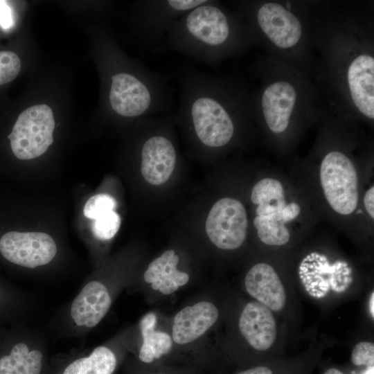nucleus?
Listing matches in <instances>:
<instances>
[{
    "mask_svg": "<svg viewBox=\"0 0 374 374\" xmlns=\"http://www.w3.org/2000/svg\"><path fill=\"white\" fill-rule=\"evenodd\" d=\"M222 91L217 80L197 68L189 66L182 70L177 116L206 148L222 147L234 134V123Z\"/></svg>",
    "mask_w": 374,
    "mask_h": 374,
    "instance_id": "nucleus-1",
    "label": "nucleus"
},
{
    "mask_svg": "<svg viewBox=\"0 0 374 374\" xmlns=\"http://www.w3.org/2000/svg\"><path fill=\"white\" fill-rule=\"evenodd\" d=\"M232 32L227 14L215 2L205 0L172 22L164 44L155 51L179 52L212 64L228 45Z\"/></svg>",
    "mask_w": 374,
    "mask_h": 374,
    "instance_id": "nucleus-2",
    "label": "nucleus"
},
{
    "mask_svg": "<svg viewBox=\"0 0 374 374\" xmlns=\"http://www.w3.org/2000/svg\"><path fill=\"white\" fill-rule=\"evenodd\" d=\"M0 374H53L48 336L24 322L0 327Z\"/></svg>",
    "mask_w": 374,
    "mask_h": 374,
    "instance_id": "nucleus-3",
    "label": "nucleus"
},
{
    "mask_svg": "<svg viewBox=\"0 0 374 374\" xmlns=\"http://www.w3.org/2000/svg\"><path fill=\"white\" fill-rule=\"evenodd\" d=\"M53 114L48 105H36L22 112L8 136L14 155L28 160L43 154L53 142Z\"/></svg>",
    "mask_w": 374,
    "mask_h": 374,
    "instance_id": "nucleus-4",
    "label": "nucleus"
},
{
    "mask_svg": "<svg viewBox=\"0 0 374 374\" xmlns=\"http://www.w3.org/2000/svg\"><path fill=\"white\" fill-rule=\"evenodd\" d=\"M320 179L325 197L334 211L349 215L358 203V178L353 163L343 153L331 152L323 159Z\"/></svg>",
    "mask_w": 374,
    "mask_h": 374,
    "instance_id": "nucleus-5",
    "label": "nucleus"
},
{
    "mask_svg": "<svg viewBox=\"0 0 374 374\" xmlns=\"http://www.w3.org/2000/svg\"><path fill=\"white\" fill-rule=\"evenodd\" d=\"M58 247L49 234L44 232L8 231L0 238V255L14 265L37 269L51 264Z\"/></svg>",
    "mask_w": 374,
    "mask_h": 374,
    "instance_id": "nucleus-6",
    "label": "nucleus"
},
{
    "mask_svg": "<svg viewBox=\"0 0 374 374\" xmlns=\"http://www.w3.org/2000/svg\"><path fill=\"white\" fill-rule=\"evenodd\" d=\"M247 226V215L243 204L233 198L224 197L211 208L206 221V232L217 247L233 250L243 244Z\"/></svg>",
    "mask_w": 374,
    "mask_h": 374,
    "instance_id": "nucleus-7",
    "label": "nucleus"
},
{
    "mask_svg": "<svg viewBox=\"0 0 374 374\" xmlns=\"http://www.w3.org/2000/svg\"><path fill=\"white\" fill-rule=\"evenodd\" d=\"M205 0H145L136 5L139 30L147 44L165 38L170 25Z\"/></svg>",
    "mask_w": 374,
    "mask_h": 374,
    "instance_id": "nucleus-8",
    "label": "nucleus"
},
{
    "mask_svg": "<svg viewBox=\"0 0 374 374\" xmlns=\"http://www.w3.org/2000/svg\"><path fill=\"white\" fill-rule=\"evenodd\" d=\"M121 355L109 345L75 350L51 357L53 374H114Z\"/></svg>",
    "mask_w": 374,
    "mask_h": 374,
    "instance_id": "nucleus-9",
    "label": "nucleus"
},
{
    "mask_svg": "<svg viewBox=\"0 0 374 374\" xmlns=\"http://www.w3.org/2000/svg\"><path fill=\"white\" fill-rule=\"evenodd\" d=\"M141 157V171L145 181L158 186L168 180L175 167L177 153L167 136L153 134L148 136L142 145Z\"/></svg>",
    "mask_w": 374,
    "mask_h": 374,
    "instance_id": "nucleus-10",
    "label": "nucleus"
},
{
    "mask_svg": "<svg viewBox=\"0 0 374 374\" xmlns=\"http://www.w3.org/2000/svg\"><path fill=\"white\" fill-rule=\"evenodd\" d=\"M238 326L244 338L256 350H268L276 340V322L271 310L256 301L245 305Z\"/></svg>",
    "mask_w": 374,
    "mask_h": 374,
    "instance_id": "nucleus-11",
    "label": "nucleus"
},
{
    "mask_svg": "<svg viewBox=\"0 0 374 374\" xmlns=\"http://www.w3.org/2000/svg\"><path fill=\"white\" fill-rule=\"evenodd\" d=\"M257 20L260 28L278 47H292L301 37L299 20L278 3H267L261 6L258 12Z\"/></svg>",
    "mask_w": 374,
    "mask_h": 374,
    "instance_id": "nucleus-12",
    "label": "nucleus"
},
{
    "mask_svg": "<svg viewBox=\"0 0 374 374\" xmlns=\"http://www.w3.org/2000/svg\"><path fill=\"white\" fill-rule=\"evenodd\" d=\"M218 317L217 308L208 301L186 306L175 316L172 338L179 345L194 341L215 323Z\"/></svg>",
    "mask_w": 374,
    "mask_h": 374,
    "instance_id": "nucleus-13",
    "label": "nucleus"
},
{
    "mask_svg": "<svg viewBox=\"0 0 374 374\" xmlns=\"http://www.w3.org/2000/svg\"><path fill=\"white\" fill-rule=\"evenodd\" d=\"M247 293L256 301L272 311L282 310L287 296L284 286L275 269L267 263H258L247 272L244 278Z\"/></svg>",
    "mask_w": 374,
    "mask_h": 374,
    "instance_id": "nucleus-14",
    "label": "nucleus"
},
{
    "mask_svg": "<svg viewBox=\"0 0 374 374\" xmlns=\"http://www.w3.org/2000/svg\"><path fill=\"white\" fill-rule=\"evenodd\" d=\"M296 98L294 87L284 81L275 82L266 88L261 105L266 123L274 133L286 130Z\"/></svg>",
    "mask_w": 374,
    "mask_h": 374,
    "instance_id": "nucleus-15",
    "label": "nucleus"
},
{
    "mask_svg": "<svg viewBox=\"0 0 374 374\" xmlns=\"http://www.w3.org/2000/svg\"><path fill=\"white\" fill-rule=\"evenodd\" d=\"M348 82L353 100L359 110L370 118H374V59L362 55L350 64Z\"/></svg>",
    "mask_w": 374,
    "mask_h": 374,
    "instance_id": "nucleus-16",
    "label": "nucleus"
},
{
    "mask_svg": "<svg viewBox=\"0 0 374 374\" xmlns=\"http://www.w3.org/2000/svg\"><path fill=\"white\" fill-rule=\"evenodd\" d=\"M179 260L174 250L165 251L150 263L143 274L144 280L163 294L173 293L189 280L188 274L177 269Z\"/></svg>",
    "mask_w": 374,
    "mask_h": 374,
    "instance_id": "nucleus-17",
    "label": "nucleus"
},
{
    "mask_svg": "<svg viewBox=\"0 0 374 374\" xmlns=\"http://www.w3.org/2000/svg\"><path fill=\"white\" fill-rule=\"evenodd\" d=\"M300 206L295 202L287 204L278 213L268 215H257L253 224L259 239L271 246H281L290 240V233L285 223L294 220L300 213Z\"/></svg>",
    "mask_w": 374,
    "mask_h": 374,
    "instance_id": "nucleus-18",
    "label": "nucleus"
},
{
    "mask_svg": "<svg viewBox=\"0 0 374 374\" xmlns=\"http://www.w3.org/2000/svg\"><path fill=\"white\" fill-rule=\"evenodd\" d=\"M35 308L29 294L0 278V327L24 322Z\"/></svg>",
    "mask_w": 374,
    "mask_h": 374,
    "instance_id": "nucleus-19",
    "label": "nucleus"
},
{
    "mask_svg": "<svg viewBox=\"0 0 374 374\" xmlns=\"http://www.w3.org/2000/svg\"><path fill=\"white\" fill-rule=\"evenodd\" d=\"M156 315L149 312L139 323L143 341L139 350L138 359L144 364H151L168 354L172 347L170 336L163 332L154 330Z\"/></svg>",
    "mask_w": 374,
    "mask_h": 374,
    "instance_id": "nucleus-20",
    "label": "nucleus"
},
{
    "mask_svg": "<svg viewBox=\"0 0 374 374\" xmlns=\"http://www.w3.org/2000/svg\"><path fill=\"white\" fill-rule=\"evenodd\" d=\"M251 199L258 205L256 209L257 215L274 214L287 205L281 183L271 178L262 179L255 184Z\"/></svg>",
    "mask_w": 374,
    "mask_h": 374,
    "instance_id": "nucleus-21",
    "label": "nucleus"
},
{
    "mask_svg": "<svg viewBox=\"0 0 374 374\" xmlns=\"http://www.w3.org/2000/svg\"><path fill=\"white\" fill-rule=\"evenodd\" d=\"M121 226L119 215L112 211L93 220L91 231L93 236L99 240H109L114 238Z\"/></svg>",
    "mask_w": 374,
    "mask_h": 374,
    "instance_id": "nucleus-22",
    "label": "nucleus"
},
{
    "mask_svg": "<svg viewBox=\"0 0 374 374\" xmlns=\"http://www.w3.org/2000/svg\"><path fill=\"white\" fill-rule=\"evenodd\" d=\"M116 199L108 194H97L91 197L86 202L83 213L90 220H95L102 215L115 211Z\"/></svg>",
    "mask_w": 374,
    "mask_h": 374,
    "instance_id": "nucleus-23",
    "label": "nucleus"
},
{
    "mask_svg": "<svg viewBox=\"0 0 374 374\" xmlns=\"http://www.w3.org/2000/svg\"><path fill=\"white\" fill-rule=\"evenodd\" d=\"M21 61L12 51H0V86L13 80L19 74Z\"/></svg>",
    "mask_w": 374,
    "mask_h": 374,
    "instance_id": "nucleus-24",
    "label": "nucleus"
},
{
    "mask_svg": "<svg viewBox=\"0 0 374 374\" xmlns=\"http://www.w3.org/2000/svg\"><path fill=\"white\" fill-rule=\"evenodd\" d=\"M351 362L356 366L373 367L374 364V344L370 341L357 344L351 353Z\"/></svg>",
    "mask_w": 374,
    "mask_h": 374,
    "instance_id": "nucleus-25",
    "label": "nucleus"
},
{
    "mask_svg": "<svg viewBox=\"0 0 374 374\" xmlns=\"http://www.w3.org/2000/svg\"><path fill=\"white\" fill-rule=\"evenodd\" d=\"M13 24L10 8L6 1H0V26L4 28H9Z\"/></svg>",
    "mask_w": 374,
    "mask_h": 374,
    "instance_id": "nucleus-26",
    "label": "nucleus"
},
{
    "mask_svg": "<svg viewBox=\"0 0 374 374\" xmlns=\"http://www.w3.org/2000/svg\"><path fill=\"white\" fill-rule=\"evenodd\" d=\"M234 374H274V371L270 366L260 365L242 370Z\"/></svg>",
    "mask_w": 374,
    "mask_h": 374,
    "instance_id": "nucleus-27",
    "label": "nucleus"
},
{
    "mask_svg": "<svg viewBox=\"0 0 374 374\" xmlns=\"http://www.w3.org/2000/svg\"><path fill=\"white\" fill-rule=\"evenodd\" d=\"M374 187L370 188L365 193L364 203L370 217L374 218Z\"/></svg>",
    "mask_w": 374,
    "mask_h": 374,
    "instance_id": "nucleus-28",
    "label": "nucleus"
},
{
    "mask_svg": "<svg viewBox=\"0 0 374 374\" xmlns=\"http://www.w3.org/2000/svg\"><path fill=\"white\" fill-rule=\"evenodd\" d=\"M323 374H345L337 368H330L327 369Z\"/></svg>",
    "mask_w": 374,
    "mask_h": 374,
    "instance_id": "nucleus-29",
    "label": "nucleus"
},
{
    "mask_svg": "<svg viewBox=\"0 0 374 374\" xmlns=\"http://www.w3.org/2000/svg\"><path fill=\"white\" fill-rule=\"evenodd\" d=\"M373 296H374V294L373 292L372 293V295H371V302H370V310H371V313L372 314V317H374V310H373V301H374V298H373Z\"/></svg>",
    "mask_w": 374,
    "mask_h": 374,
    "instance_id": "nucleus-30",
    "label": "nucleus"
},
{
    "mask_svg": "<svg viewBox=\"0 0 374 374\" xmlns=\"http://www.w3.org/2000/svg\"><path fill=\"white\" fill-rule=\"evenodd\" d=\"M146 374H174L170 372L165 371H153L152 372H149Z\"/></svg>",
    "mask_w": 374,
    "mask_h": 374,
    "instance_id": "nucleus-31",
    "label": "nucleus"
},
{
    "mask_svg": "<svg viewBox=\"0 0 374 374\" xmlns=\"http://www.w3.org/2000/svg\"><path fill=\"white\" fill-rule=\"evenodd\" d=\"M286 6H287V8H288V9H287L288 10H289L290 9V8H291V5H290V3H287Z\"/></svg>",
    "mask_w": 374,
    "mask_h": 374,
    "instance_id": "nucleus-32",
    "label": "nucleus"
},
{
    "mask_svg": "<svg viewBox=\"0 0 374 374\" xmlns=\"http://www.w3.org/2000/svg\"><path fill=\"white\" fill-rule=\"evenodd\" d=\"M362 213V211L361 210H359V211H357V213Z\"/></svg>",
    "mask_w": 374,
    "mask_h": 374,
    "instance_id": "nucleus-33",
    "label": "nucleus"
}]
</instances>
